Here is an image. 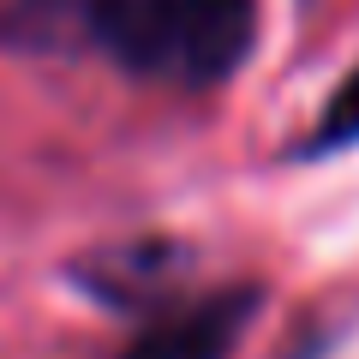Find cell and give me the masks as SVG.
Segmentation results:
<instances>
[{
  "label": "cell",
  "mask_w": 359,
  "mask_h": 359,
  "mask_svg": "<svg viewBox=\"0 0 359 359\" xmlns=\"http://www.w3.org/2000/svg\"><path fill=\"white\" fill-rule=\"evenodd\" d=\"M245 318H252V294L198 299V306L150 323L126 347V359H228L233 341H240V330H245Z\"/></svg>",
  "instance_id": "cell-2"
},
{
  "label": "cell",
  "mask_w": 359,
  "mask_h": 359,
  "mask_svg": "<svg viewBox=\"0 0 359 359\" xmlns=\"http://www.w3.org/2000/svg\"><path fill=\"white\" fill-rule=\"evenodd\" d=\"M341 144H359V66L341 78L330 102L318 114V132H311V150H341Z\"/></svg>",
  "instance_id": "cell-3"
},
{
  "label": "cell",
  "mask_w": 359,
  "mask_h": 359,
  "mask_svg": "<svg viewBox=\"0 0 359 359\" xmlns=\"http://www.w3.org/2000/svg\"><path fill=\"white\" fill-rule=\"evenodd\" d=\"M90 42L162 84H222L257 42V0H90Z\"/></svg>",
  "instance_id": "cell-1"
}]
</instances>
